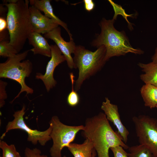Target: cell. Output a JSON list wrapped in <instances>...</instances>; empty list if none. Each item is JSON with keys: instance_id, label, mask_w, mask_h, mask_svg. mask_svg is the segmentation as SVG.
<instances>
[{"instance_id": "11", "label": "cell", "mask_w": 157, "mask_h": 157, "mask_svg": "<svg viewBox=\"0 0 157 157\" xmlns=\"http://www.w3.org/2000/svg\"><path fill=\"white\" fill-rule=\"evenodd\" d=\"M29 9L33 32L45 34L58 27L56 21L43 15L34 6H29Z\"/></svg>"}, {"instance_id": "29", "label": "cell", "mask_w": 157, "mask_h": 157, "mask_svg": "<svg viewBox=\"0 0 157 157\" xmlns=\"http://www.w3.org/2000/svg\"><path fill=\"white\" fill-rule=\"evenodd\" d=\"M63 157H67L66 156L64 155L63 156Z\"/></svg>"}, {"instance_id": "24", "label": "cell", "mask_w": 157, "mask_h": 157, "mask_svg": "<svg viewBox=\"0 0 157 157\" xmlns=\"http://www.w3.org/2000/svg\"><path fill=\"white\" fill-rule=\"evenodd\" d=\"M114 157H129L124 149L121 146H117L111 148Z\"/></svg>"}, {"instance_id": "3", "label": "cell", "mask_w": 157, "mask_h": 157, "mask_svg": "<svg viewBox=\"0 0 157 157\" xmlns=\"http://www.w3.org/2000/svg\"><path fill=\"white\" fill-rule=\"evenodd\" d=\"M113 18H103L99 24L101 31L92 43L97 48L104 46L106 50V61L114 56H124L129 53L141 55L144 51L140 48H135L131 44L129 38L124 31H119L114 27Z\"/></svg>"}, {"instance_id": "16", "label": "cell", "mask_w": 157, "mask_h": 157, "mask_svg": "<svg viewBox=\"0 0 157 157\" xmlns=\"http://www.w3.org/2000/svg\"><path fill=\"white\" fill-rule=\"evenodd\" d=\"M67 147L74 157H92L94 149L92 143L87 139L81 144L70 143Z\"/></svg>"}, {"instance_id": "28", "label": "cell", "mask_w": 157, "mask_h": 157, "mask_svg": "<svg viewBox=\"0 0 157 157\" xmlns=\"http://www.w3.org/2000/svg\"><path fill=\"white\" fill-rule=\"evenodd\" d=\"M97 154V153L94 149L93 151L92 157H95Z\"/></svg>"}, {"instance_id": "20", "label": "cell", "mask_w": 157, "mask_h": 157, "mask_svg": "<svg viewBox=\"0 0 157 157\" xmlns=\"http://www.w3.org/2000/svg\"><path fill=\"white\" fill-rule=\"evenodd\" d=\"M69 76L72 84V91L68 94L67 100L68 104L73 107L76 106L78 104L80 97L77 91L74 89V84L75 82L74 74L72 72L70 73Z\"/></svg>"}, {"instance_id": "4", "label": "cell", "mask_w": 157, "mask_h": 157, "mask_svg": "<svg viewBox=\"0 0 157 157\" xmlns=\"http://www.w3.org/2000/svg\"><path fill=\"white\" fill-rule=\"evenodd\" d=\"M106 50L104 46L93 52L81 45L76 46L73 58L76 69H78V77L75 82V90L80 89L84 81L100 71L106 62Z\"/></svg>"}, {"instance_id": "8", "label": "cell", "mask_w": 157, "mask_h": 157, "mask_svg": "<svg viewBox=\"0 0 157 157\" xmlns=\"http://www.w3.org/2000/svg\"><path fill=\"white\" fill-rule=\"evenodd\" d=\"M26 107L24 105L22 109L14 112L13 115L14 119L9 122L6 126V131L1 137V140L3 138L6 133L9 131L15 129H19L25 131L28 135L27 141L34 145L38 142L41 145L44 146L49 140H51L50 136L51 127L49 128L44 131H40L36 129H32L25 123L24 119L25 114Z\"/></svg>"}, {"instance_id": "2", "label": "cell", "mask_w": 157, "mask_h": 157, "mask_svg": "<svg viewBox=\"0 0 157 157\" xmlns=\"http://www.w3.org/2000/svg\"><path fill=\"white\" fill-rule=\"evenodd\" d=\"M8 8L6 19L10 43L19 53L33 32L28 0H4Z\"/></svg>"}, {"instance_id": "23", "label": "cell", "mask_w": 157, "mask_h": 157, "mask_svg": "<svg viewBox=\"0 0 157 157\" xmlns=\"http://www.w3.org/2000/svg\"><path fill=\"white\" fill-rule=\"evenodd\" d=\"M8 83L2 80H0V108H2L5 104V100L7 98L6 90Z\"/></svg>"}, {"instance_id": "13", "label": "cell", "mask_w": 157, "mask_h": 157, "mask_svg": "<svg viewBox=\"0 0 157 157\" xmlns=\"http://www.w3.org/2000/svg\"><path fill=\"white\" fill-rule=\"evenodd\" d=\"M28 39L29 43L33 47L30 50L32 51L34 55L39 54L51 57V46L40 34L33 32L30 35Z\"/></svg>"}, {"instance_id": "21", "label": "cell", "mask_w": 157, "mask_h": 157, "mask_svg": "<svg viewBox=\"0 0 157 157\" xmlns=\"http://www.w3.org/2000/svg\"><path fill=\"white\" fill-rule=\"evenodd\" d=\"M0 148L2 151V157H21L14 144L9 145L5 142L0 140Z\"/></svg>"}, {"instance_id": "10", "label": "cell", "mask_w": 157, "mask_h": 157, "mask_svg": "<svg viewBox=\"0 0 157 157\" xmlns=\"http://www.w3.org/2000/svg\"><path fill=\"white\" fill-rule=\"evenodd\" d=\"M45 38L53 40L56 44L62 54L65 57L66 61L70 69H76L71 56L74 53L76 46L73 39L69 42L65 41L61 36L60 28L58 27L44 34Z\"/></svg>"}, {"instance_id": "30", "label": "cell", "mask_w": 157, "mask_h": 157, "mask_svg": "<svg viewBox=\"0 0 157 157\" xmlns=\"http://www.w3.org/2000/svg\"><path fill=\"white\" fill-rule=\"evenodd\" d=\"M156 108H157V105H156Z\"/></svg>"}, {"instance_id": "15", "label": "cell", "mask_w": 157, "mask_h": 157, "mask_svg": "<svg viewBox=\"0 0 157 157\" xmlns=\"http://www.w3.org/2000/svg\"><path fill=\"white\" fill-rule=\"evenodd\" d=\"M138 65L144 72L140 76L141 80L145 84L157 87V64L151 62L147 64L139 63Z\"/></svg>"}, {"instance_id": "12", "label": "cell", "mask_w": 157, "mask_h": 157, "mask_svg": "<svg viewBox=\"0 0 157 157\" xmlns=\"http://www.w3.org/2000/svg\"><path fill=\"white\" fill-rule=\"evenodd\" d=\"M101 109L108 121L112 122L117 128V132L125 144L127 142L129 132L123 125L120 118L117 106L111 103L108 97L102 103Z\"/></svg>"}, {"instance_id": "27", "label": "cell", "mask_w": 157, "mask_h": 157, "mask_svg": "<svg viewBox=\"0 0 157 157\" xmlns=\"http://www.w3.org/2000/svg\"><path fill=\"white\" fill-rule=\"evenodd\" d=\"M151 59L153 62L157 64V47L155 49V53L152 57Z\"/></svg>"}, {"instance_id": "17", "label": "cell", "mask_w": 157, "mask_h": 157, "mask_svg": "<svg viewBox=\"0 0 157 157\" xmlns=\"http://www.w3.org/2000/svg\"><path fill=\"white\" fill-rule=\"evenodd\" d=\"M140 92L145 106L152 109L157 104V87L145 84L141 88Z\"/></svg>"}, {"instance_id": "22", "label": "cell", "mask_w": 157, "mask_h": 157, "mask_svg": "<svg viewBox=\"0 0 157 157\" xmlns=\"http://www.w3.org/2000/svg\"><path fill=\"white\" fill-rule=\"evenodd\" d=\"M41 154V150L37 148L31 149L27 147L24 150V157H48Z\"/></svg>"}, {"instance_id": "19", "label": "cell", "mask_w": 157, "mask_h": 157, "mask_svg": "<svg viewBox=\"0 0 157 157\" xmlns=\"http://www.w3.org/2000/svg\"><path fill=\"white\" fill-rule=\"evenodd\" d=\"M18 53L9 41H0V56L3 58L12 57Z\"/></svg>"}, {"instance_id": "26", "label": "cell", "mask_w": 157, "mask_h": 157, "mask_svg": "<svg viewBox=\"0 0 157 157\" xmlns=\"http://www.w3.org/2000/svg\"><path fill=\"white\" fill-rule=\"evenodd\" d=\"M6 29H8V24L6 19L2 16L0 17V32H3Z\"/></svg>"}, {"instance_id": "1", "label": "cell", "mask_w": 157, "mask_h": 157, "mask_svg": "<svg viewBox=\"0 0 157 157\" xmlns=\"http://www.w3.org/2000/svg\"><path fill=\"white\" fill-rule=\"evenodd\" d=\"M84 126L82 135L92 142L98 157H109V149L113 147L120 146L126 149L129 147L113 130L104 113L87 118Z\"/></svg>"}, {"instance_id": "25", "label": "cell", "mask_w": 157, "mask_h": 157, "mask_svg": "<svg viewBox=\"0 0 157 157\" xmlns=\"http://www.w3.org/2000/svg\"><path fill=\"white\" fill-rule=\"evenodd\" d=\"M84 8L87 11L90 12L94 9L95 4L92 0H84Z\"/></svg>"}, {"instance_id": "9", "label": "cell", "mask_w": 157, "mask_h": 157, "mask_svg": "<svg viewBox=\"0 0 157 157\" xmlns=\"http://www.w3.org/2000/svg\"><path fill=\"white\" fill-rule=\"evenodd\" d=\"M50 46L51 55L46 66L45 72L43 74L41 73H37L35 76L36 79L42 81L47 92L55 87L57 83L53 77L56 68L66 60L65 57L56 44Z\"/></svg>"}, {"instance_id": "18", "label": "cell", "mask_w": 157, "mask_h": 157, "mask_svg": "<svg viewBox=\"0 0 157 157\" xmlns=\"http://www.w3.org/2000/svg\"><path fill=\"white\" fill-rule=\"evenodd\" d=\"M129 157H157L147 148L139 144L129 147Z\"/></svg>"}, {"instance_id": "14", "label": "cell", "mask_w": 157, "mask_h": 157, "mask_svg": "<svg viewBox=\"0 0 157 157\" xmlns=\"http://www.w3.org/2000/svg\"><path fill=\"white\" fill-rule=\"evenodd\" d=\"M50 0H30L31 6H33L40 11L43 12L44 15L49 18L56 21L59 25L62 26L67 31L70 40L73 39L72 35L68 29L66 24L61 21L54 14Z\"/></svg>"}, {"instance_id": "7", "label": "cell", "mask_w": 157, "mask_h": 157, "mask_svg": "<svg viewBox=\"0 0 157 157\" xmlns=\"http://www.w3.org/2000/svg\"><path fill=\"white\" fill-rule=\"evenodd\" d=\"M132 119L139 144L157 157V119L144 115L134 116Z\"/></svg>"}, {"instance_id": "6", "label": "cell", "mask_w": 157, "mask_h": 157, "mask_svg": "<svg viewBox=\"0 0 157 157\" xmlns=\"http://www.w3.org/2000/svg\"><path fill=\"white\" fill-rule=\"evenodd\" d=\"M49 124L51 127L50 136L53 141L49 150L50 155L51 157H62V149L74 141L77 133L83 129L84 126L65 125L56 115L52 117Z\"/></svg>"}, {"instance_id": "5", "label": "cell", "mask_w": 157, "mask_h": 157, "mask_svg": "<svg viewBox=\"0 0 157 157\" xmlns=\"http://www.w3.org/2000/svg\"><path fill=\"white\" fill-rule=\"evenodd\" d=\"M29 51L26 50L8 58L6 61L0 63V78L13 80L21 86L20 91L11 101V103L23 92H26V96L33 92V89L27 86L25 82L26 78L29 76L32 72V63L28 59L21 62L26 58Z\"/></svg>"}]
</instances>
